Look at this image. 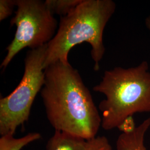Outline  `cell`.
<instances>
[{
	"instance_id": "cell-1",
	"label": "cell",
	"mask_w": 150,
	"mask_h": 150,
	"mask_svg": "<svg viewBox=\"0 0 150 150\" xmlns=\"http://www.w3.org/2000/svg\"><path fill=\"white\" fill-rule=\"evenodd\" d=\"M40 91L47 118L55 131L89 140L96 137L101 117L79 71L69 62H56L45 70Z\"/></svg>"
},
{
	"instance_id": "cell-2",
	"label": "cell",
	"mask_w": 150,
	"mask_h": 150,
	"mask_svg": "<svg viewBox=\"0 0 150 150\" xmlns=\"http://www.w3.org/2000/svg\"><path fill=\"white\" fill-rule=\"evenodd\" d=\"M116 7L112 0H83L68 15L61 17L56 33L47 44L44 70L57 61L68 62L71 48L87 42L91 46L93 69L98 71L106 50L103 42V31Z\"/></svg>"
},
{
	"instance_id": "cell-3",
	"label": "cell",
	"mask_w": 150,
	"mask_h": 150,
	"mask_svg": "<svg viewBox=\"0 0 150 150\" xmlns=\"http://www.w3.org/2000/svg\"><path fill=\"white\" fill-rule=\"evenodd\" d=\"M93 90L106 97L98 105L102 112L101 127L105 130L118 129L135 113L150 112L149 63L144 61L134 67L107 70Z\"/></svg>"
},
{
	"instance_id": "cell-4",
	"label": "cell",
	"mask_w": 150,
	"mask_h": 150,
	"mask_svg": "<svg viewBox=\"0 0 150 150\" xmlns=\"http://www.w3.org/2000/svg\"><path fill=\"white\" fill-rule=\"evenodd\" d=\"M47 44L28 51L25 71L16 88L0 99V134L14 135L16 129L28 120L32 104L45 82L43 63Z\"/></svg>"
},
{
	"instance_id": "cell-5",
	"label": "cell",
	"mask_w": 150,
	"mask_h": 150,
	"mask_svg": "<svg viewBox=\"0 0 150 150\" xmlns=\"http://www.w3.org/2000/svg\"><path fill=\"white\" fill-rule=\"evenodd\" d=\"M17 10L11 19L15 25V37L6 47L7 53L1 64L5 70L17 54L23 48L30 50L48 44L57 32V21L45 2L40 0H16Z\"/></svg>"
},
{
	"instance_id": "cell-6",
	"label": "cell",
	"mask_w": 150,
	"mask_h": 150,
	"mask_svg": "<svg viewBox=\"0 0 150 150\" xmlns=\"http://www.w3.org/2000/svg\"><path fill=\"white\" fill-rule=\"evenodd\" d=\"M150 128V116L132 132L121 133L116 141L117 150H147L145 145L146 134Z\"/></svg>"
},
{
	"instance_id": "cell-7",
	"label": "cell",
	"mask_w": 150,
	"mask_h": 150,
	"mask_svg": "<svg viewBox=\"0 0 150 150\" xmlns=\"http://www.w3.org/2000/svg\"><path fill=\"white\" fill-rule=\"evenodd\" d=\"M86 139L59 131H55L46 144V150H86Z\"/></svg>"
},
{
	"instance_id": "cell-8",
	"label": "cell",
	"mask_w": 150,
	"mask_h": 150,
	"mask_svg": "<svg viewBox=\"0 0 150 150\" xmlns=\"http://www.w3.org/2000/svg\"><path fill=\"white\" fill-rule=\"evenodd\" d=\"M41 136L38 132H31L21 138H15L12 134L1 136L0 150H21L26 145L40 139Z\"/></svg>"
},
{
	"instance_id": "cell-9",
	"label": "cell",
	"mask_w": 150,
	"mask_h": 150,
	"mask_svg": "<svg viewBox=\"0 0 150 150\" xmlns=\"http://www.w3.org/2000/svg\"><path fill=\"white\" fill-rule=\"evenodd\" d=\"M83 0H46L45 4L53 14L66 16L80 4Z\"/></svg>"
},
{
	"instance_id": "cell-10",
	"label": "cell",
	"mask_w": 150,
	"mask_h": 150,
	"mask_svg": "<svg viewBox=\"0 0 150 150\" xmlns=\"http://www.w3.org/2000/svg\"><path fill=\"white\" fill-rule=\"evenodd\" d=\"M86 150H112V147L107 137L102 136L87 140Z\"/></svg>"
},
{
	"instance_id": "cell-11",
	"label": "cell",
	"mask_w": 150,
	"mask_h": 150,
	"mask_svg": "<svg viewBox=\"0 0 150 150\" xmlns=\"http://www.w3.org/2000/svg\"><path fill=\"white\" fill-rule=\"evenodd\" d=\"M16 6V0L0 1V21H4L11 16Z\"/></svg>"
},
{
	"instance_id": "cell-12",
	"label": "cell",
	"mask_w": 150,
	"mask_h": 150,
	"mask_svg": "<svg viewBox=\"0 0 150 150\" xmlns=\"http://www.w3.org/2000/svg\"><path fill=\"white\" fill-rule=\"evenodd\" d=\"M136 127L133 116H129L120 125L118 129L122 133H128L132 132Z\"/></svg>"
},
{
	"instance_id": "cell-13",
	"label": "cell",
	"mask_w": 150,
	"mask_h": 150,
	"mask_svg": "<svg viewBox=\"0 0 150 150\" xmlns=\"http://www.w3.org/2000/svg\"><path fill=\"white\" fill-rule=\"evenodd\" d=\"M145 25L147 28L150 31V15L147 17L145 20Z\"/></svg>"
}]
</instances>
